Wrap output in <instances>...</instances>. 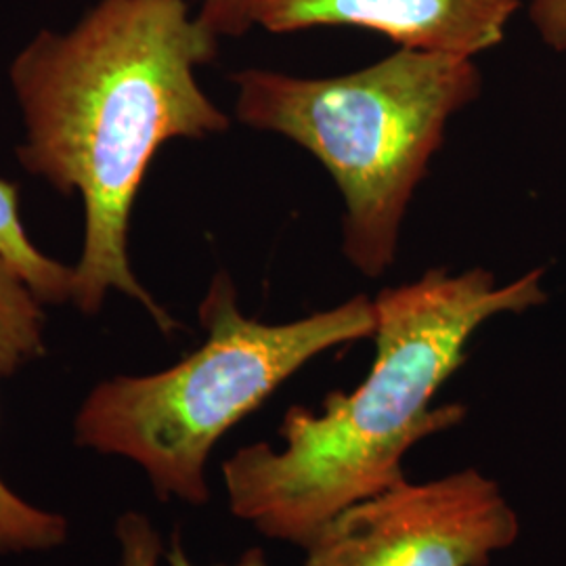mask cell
I'll return each instance as SVG.
<instances>
[{"mask_svg":"<svg viewBox=\"0 0 566 566\" xmlns=\"http://www.w3.org/2000/svg\"><path fill=\"white\" fill-rule=\"evenodd\" d=\"M217 49L219 36L187 0H97L70 28L39 30L9 63L21 168L84 208L72 298L84 315L118 292L164 334L179 329L133 271L128 227L163 145L231 126L198 82Z\"/></svg>","mask_w":566,"mask_h":566,"instance_id":"6da1fadb","label":"cell"},{"mask_svg":"<svg viewBox=\"0 0 566 566\" xmlns=\"http://www.w3.org/2000/svg\"><path fill=\"white\" fill-rule=\"evenodd\" d=\"M0 259L42 304L72 303L74 264H63L36 248L23 229L18 182L0 179Z\"/></svg>","mask_w":566,"mask_h":566,"instance_id":"52a82bcc","label":"cell"},{"mask_svg":"<svg viewBox=\"0 0 566 566\" xmlns=\"http://www.w3.org/2000/svg\"><path fill=\"white\" fill-rule=\"evenodd\" d=\"M120 566H158L164 546L160 533L142 512H124L116 523Z\"/></svg>","mask_w":566,"mask_h":566,"instance_id":"30bf717a","label":"cell"},{"mask_svg":"<svg viewBox=\"0 0 566 566\" xmlns=\"http://www.w3.org/2000/svg\"><path fill=\"white\" fill-rule=\"evenodd\" d=\"M164 556H166V560H168V566H196L191 560H189V556L185 554V549H182L181 539H179V537H175V539H172V544H170L168 552H166ZM233 566H266L263 549H261V547H252V549H248V552L243 554L242 560H240L238 565Z\"/></svg>","mask_w":566,"mask_h":566,"instance_id":"4fadbf2b","label":"cell"},{"mask_svg":"<svg viewBox=\"0 0 566 566\" xmlns=\"http://www.w3.org/2000/svg\"><path fill=\"white\" fill-rule=\"evenodd\" d=\"M528 15L542 42L566 53V0H531Z\"/></svg>","mask_w":566,"mask_h":566,"instance_id":"7c38bea8","label":"cell"},{"mask_svg":"<svg viewBox=\"0 0 566 566\" xmlns=\"http://www.w3.org/2000/svg\"><path fill=\"white\" fill-rule=\"evenodd\" d=\"M44 350L42 303L0 259V378H11Z\"/></svg>","mask_w":566,"mask_h":566,"instance_id":"ba28073f","label":"cell"},{"mask_svg":"<svg viewBox=\"0 0 566 566\" xmlns=\"http://www.w3.org/2000/svg\"><path fill=\"white\" fill-rule=\"evenodd\" d=\"M206 340L179 364L114 376L91 388L74 422L76 443L142 465L158 497L202 506L214 446L325 350L374 336V301L355 296L290 324L245 317L227 273L200 304Z\"/></svg>","mask_w":566,"mask_h":566,"instance_id":"277c9868","label":"cell"},{"mask_svg":"<svg viewBox=\"0 0 566 566\" xmlns=\"http://www.w3.org/2000/svg\"><path fill=\"white\" fill-rule=\"evenodd\" d=\"M67 535L63 514L25 502L0 479V554L49 552L63 546Z\"/></svg>","mask_w":566,"mask_h":566,"instance_id":"9c48e42d","label":"cell"},{"mask_svg":"<svg viewBox=\"0 0 566 566\" xmlns=\"http://www.w3.org/2000/svg\"><path fill=\"white\" fill-rule=\"evenodd\" d=\"M518 0H259L254 25L273 34L350 25L401 49L476 57L504 41Z\"/></svg>","mask_w":566,"mask_h":566,"instance_id":"8992f818","label":"cell"},{"mask_svg":"<svg viewBox=\"0 0 566 566\" xmlns=\"http://www.w3.org/2000/svg\"><path fill=\"white\" fill-rule=\"evenodd\" d=\"M518 531L497 483L465 468L344 507L304 547V566H489Z\"/></svg>","mask_w":566,"mask_h":566,"instance_id":"5b68a950","label":"cell"},{"mask_svg":"<svg viewBox=\"0 0 566 566\" xmlns=\"http://www.w3.org/2000/svg\"><path fill=\"white\" fill-rule=\"evenodd\" d=\"M259 0H200L198 18L221 39L242 36L254 28V9Z\"/></svg>","mask_w":566,"mask_h":566,"instance_id":"8fae6325","label":"cell"},{"mask_svg":"<svg viewBox=\"0 0 566 566\" xmlns=\"http://www.w3.org/2000/svg\"><path fill=\"white\" fill-rule=\"evenodd\" d=\"M231 82L238 120L282 135L324 164L346 206L344 254L367 277H380L447 122L476 99L481 72L470 57L399 49L344 76L250 67Z\"/></svg>","mask_w":566,"mask_h":566,"instance_id":"3957f363","label":"cell"},{"mask_svg":"<svg viewBox=\"0 0 566 566\" xmlns=\"http://www.w3.org/2000/svg\"><path fill=\"white\" fill-rule=\"evenodd\" d=\"M544 271L497 285L485 269H432L374 298L376 359L353 392H329L319 413L292 407L280 437L242 447L223 464L231 512L271 539L306 547L344 507L407 481L405 453L462 424L465 407L430 401L465 361L491 317L546 301Z\"/></svg>","mask_w":566,"mask_h":566,"instance_id":"7a4b0ae2","label":"cell"}]
</instances>
